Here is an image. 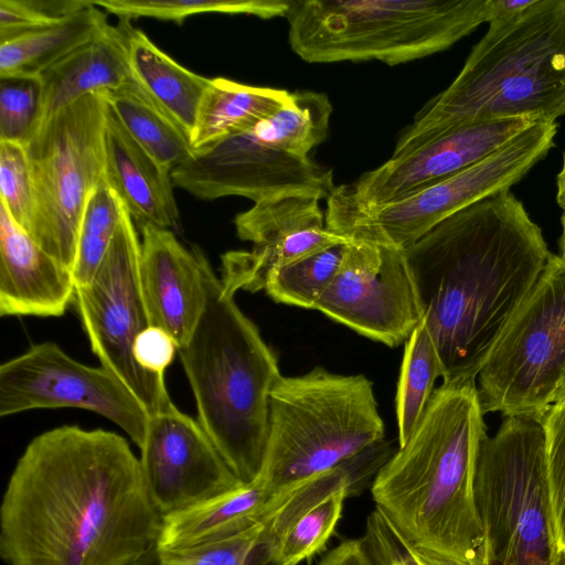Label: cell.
Listing matches in <instances>:
<instances>
[{"label": "cell", "mask_w": 565, "mask_h": 565, "mask_svg": "<svg viewBox=\"0 0 565 565\" xmlns=\"http://www.w3.org/2000/svg\"><path fill=\"white\" fill-rule=\"evenodd\" d=\"M274 502L275 497L256 481L244 483L225 494L162 518L157 547L185 551L228 540L265 523Z\"/></svg>", "instance_id": "24"}, {"label": "cell", "mask_w": 565, "mask_h": 565, "mask_svg": "<svg viewBox=\"0 0 565 565\" xmlns=\"http://www.w3.org/2000/svg\"><path fill=\"white\" fill-rule=\"evenodd\" d=\"M483 414L476 381L443 383L371 484L376 508L406 537L473 565H483L475 494Z\"/></svg>", "instance_id": "3"}, {"label": "cell", "mask_w": 565, "mask_h": 565, "mask_svg": "<svg viewBox=\"0 0 565 565\" xmlns=\"http://www.w3.org/2000/svg\"><path fill=\"white\" fill-rule=\"evenodd\" d=\"M475 494L483 565H551L554 541L540 422L507 417L479 447Z\"/></svg>", "instance_id": "8"}, {"label": "cell", "mask_w": 565, "mask_h": 565, "mask_svg": "<svg viewBox=\"0 0 565 565\" xmlns=\"http://www.w3.org/2000/svg\"><path fill=\"white\" fill-rule=\"evenodd\" d=\"M104 152L105 181L134 222L173 232L179 228L180 214L171 172L137 143L108 104Z\"/></svg>", "instance_id": "22"}, {"label": "cell", "mask_w": 565, "mask_h": 565, "mask_svg": "<svg viewBox=\"0 0 565 565\" xmlns=\"http://www.w3.org/2000/svg\"><path fill=\"white\" fill-rule=\"evenodd\" d=\"M384 438L365 375L316 366L281 376L270 393L266 450L255 481L279 499Z\"/></svg>", "instance_id": "6"}, {"label": "cell", "mask_w": 565, "mask_h": 565, "mask_svg": "<svg viewBox=\"0 0 565 565\" xmlns=\"http://www.w3.org/2000/svg\"><path fill=\"white\" fill-rule=\"evenodd\" d=\"M316 310L390 348L406 342L423 308L404 249L350 239Z\"/></svg>", "instance_id": "14"}, {"label": "cell", "mask_w": 565, "mask_h": 565, "mask_svg": "<svg viewBox=\"0 0 565 565\" xmlns=\"http://www.w3.org/2000/svg\"><path fill=\"white\" fill-rule=\"evenodd\" d=\"M128 134L170 172L194 150L190 135L134 81L102 94Z\"/></svg>", "instance_id": "28"}, {"label": "cell", "mask_w": 565, "mask_h": 565, "mask_svg": "<svg viewBox=\"0 0 565 565\" xmlns=\"http://www.w3.org/2000/svg\"><path fill=\"white\" fill-rule=\"evenodd\" d=\"M139 258L140 238L124 205L102 264L89 284L76 287L74 302L100 365L119 377L151 416L173 403L164 375L145 371L134 358L137 337L151 326L140 287Z\"/></svg>", "instance_id": "12"}, {"label": "cell", "mask_w": 565, "mask_h": 565, "mask_svg": "<svg viewBox=\"0 0 565 565\" xmlns=\"http://www.w3.org/2000/svg\"><path fill=\"white\" fill-rule=\"evenodd\" d=\"M404 252L443 383L476 381L552 254L511 190L456 212Z\"/></svg>", "instance_id": "2"}, {"label": "cell", "mask_w": 565, "mask_h": 565, "mask_svg": "<svg viewBox=\"0 0 565 565\" xmlns=\"http://www.w3.org/2000/svg\"><path fill=\"white\" fill-rule=\"evenodd\" d=\"M375 476V465L360 452L276 499L265 522L282 565H298L318 553L341 518L348 497L360 494Z\"/></svg>", "instance_id": "19"}, {"label": "cell", "mask_w": 565, "mask_h": 565, "mask_svg": "<svg viewBox=\"0 0 565 565\" xmlns=\"http://www.w3.org/2000/svg\"><path fill=\"white\" fill-rule=\"evenodd\" d=\"M108 24L105 13L88 0V6L74 14L0 42V78H39Z\"/></svg>", "instance_id": "26"}, {"label": "cell", "mask_w": 565, "mask_h": 565, "mask_svg": "<svg viewBox=\"0 0 565 565\" xmlns=\"http://www.w3.org/2000/svg\"><path fill=\"white\" fill-rule=\"evenodd\" d=\"M443 377V365L424 320L405 342L396 391L398 447L404 446L419 424L435 392V382Z\"/></svg>", "instance_id": "29"}, {"label": "cell", "mask_w": 565, "mask_h": 565, "mask_svg": "<svg viewBox=\"0 0 565 565\" xmlns=\"http://www.w3.org/2000/svg\"><path fill=\"white\" fill-rule=\"evenodd\" d=\"M75 292L72 270L47 254L0 204V315L60 317Z\"/></svg>", "instance_id": "21"}, {"label": "cell", "mask_w": 565, "mask_h": 565, "mask_svg": "<svg viewBox=\"0 0 565 565\" xmlns=\"http://www.w3.org/2000/svg\"><path fill=\"white\" fill-rule=\"evenodd\" d=\"M551 529L556 548L565 547V399L554 403L541 422Z\"/></svg>", "instance_id": "36"}, {"label": "cell", "mask_w": 565, "mask_h": 565, "mask_svg": "<svg viewBox=\"0 0 565 565\" xmlns=\"http://www.w3.org/2000/svg\"><path fill=\"white\" fill-rule=\"evenodd\" d=\"M556 121H537L461 172L396 202L326 218L329 231L406 249L456 212L509 191L555 146Z\"/></svg>", "instance_id": "11"}, {"label": "cell", "mask_w": 565, "mask_h": 565, "mask_svg": "<svg viewBox=\"0 0 565 565\" xmlns=\"http://www.w3.org/2000/svg\"><path fill=\"white\" fill-rule=\"evenodd\" d=\"M135 565H282L265 523L228 540L185 551H163L157 543Z\"/></svg>", "instance_id": "31"}, {"label": "cell", "mask_w": 565, "mask_h": 565, "mask_svg": "<svg viewBox=\"0 0 565 565\" xmlns=\"http://www.w3.org/2000/svg\"><path fill=\"white\" fill-rule=\"evenodd\" d=\"M99 9L119 19L141 17L181 24L199 13L252 14L262 19L284 17L290 0H90Z\"/></svg>", "instance_id": "32"}, {"label": "cell", "mask_w": 565, "mask_h": 565, "mask_svg": "<svg viewBox=\"0 0 565 565\" xmlns=\"http://www.w3.org/2000/svg\"><path fill=\"white\" fill-rule=\"evenodd\" d=\"M139 449L147 488L162 518L244 484L226 465L200 423L174 404L149 416Z\"/></svg>", "instance_id": "18"}, {"label": "cell", "mask_w": 565, "mask_h": 565, "mask_svg": "<svg viewBox=\"0 0 565 565\" xmlns=\"http://www.w3.org/2000/svg\"><path fill=\"white\" fill-rule=\"evenodd\" d=\"M171 178L201 200L243 196L257 203L300 192L328 200L335 189L331 169L268 145L252 128L195 150Z\"/></svg>", "instance_id": "15"}, {"label": "cell", "mask_w": 565, "mask_h": 565, "mask_svg": "<svg viewBox=\"0 0 565 565\" xmlns=\"http://www.w3.org/2000/svg\"><path fill=\"white\" fill-rule=\"evenodd\" d=\"M122 209V202L104 178L90 194L82 217L72 268L76 287L93 279L118 230Z\"/></svg>", "instance_id": "33"}, {"label": "cell", "mask_w": 565, "mask_h": 565, "mask_svg": "<svg viewBox=\"0 0 565 565\" xmlns=\"http://www.w3.org/2000/svg\"><path fill=\"white\" fill-rule=\"evenodd\" d=\"M292 99L282 88L246 85L224 77L211 79L191 132L193 150L204 149L253 127Z\"/></svg>", "instance_id": "27"}, {"label": "cell", "mask_w": 565, "mask_h": 565, "mask_svg": "<svg viewBox=\"0 0 565 565\" xmlns=\"http://www.w3.org/2000/svg\"><path fill=\"white\" fill-rule=\"evenodd\" d=\"M331 114L332 105L326 94L296 92L290 103L250 128L268 145L299 157H308L311 149L326 140Z\"/></svg>", "instance_id": "30"}, {"label": "cell", "mask_w": 565, "mask_h": 565, "mask_svg": "<svg viewBox=\"0 0 565 565\" xmlns=\"http://www.w3.org/2000/svg\"><path fill=\"white\" fill-rule=\"evenodd\" d=\"M206 301L189 341L178 349L198 409V422L243 482L262 470L270 393L282 376L257 326L225 291L201 255Z\"/></svg>", "instance_id": "5"}, {"label": "cell", "mask_w": 565, "mask_h": 565, "mask_svg": "<svg viewBox=\"0 0 565 565\" xmlns=\"http://www.w3.org/2000/svg\"><path fill=\"white\" fill-rule=\"evenodd\" d=\"M107 102L88 94L41 124L25 143L33 211L29 234L73 268L87 201L104 179Z\"/></svg>", "instance_id": "9"}, {"label": "cell", "mask_w": 565, "mask_h": 565, "mask_svg": "<svg viewBox=\"0 0 565 565\" xmlns=\"http://www.w3.org/2000/svg\"><path fill=\"white\" fill-rule=\"evenodd\" d=\"M562 233L558 239L559 256L565 258V212L561 216Z\"/></svg>", "instance_id": "44"}, {"label": "cell", "mask_w": 565, "mask_h": 565, "mask_svg": "<svg viewBox=\"0 0 565 565\" xmlns=\"http://www.w3.org/2000/svg\"><path fill=\"white\" fill-rule=\"evenodd\" d=\"M317 565H374V563L363 539H354L333 547Z\"/></svg>", "instance_id": "41"}, {"label": "cell", "mask_w": 565, "mask_h": 565, "mask_svg": "<svg viewBox=\"0 0 565 565\" xmlns=\"http://www.w3.org/2000/svg\"><path fill=\"white\" fill-rule=\"evenodd\" d=\"M565 116V0H535L489 29L451 84L430 99L401 134L403 156L462 125Z\"/></svg>", "instance_id": "4"}, {"label": "cell", "mask_w": 565, "mask_h": 565, "mask_svg": "<svg viewBox=\"0 0 565 565\" xmlns=\"http://www.w3.org/2000/svg\"><path fill=\"white\" fill-rule=\"evenodd\" d=\"M73 407L115 423L140 448L149 414L137 396L104 366L83 364L54 342L38 343L0 366V416Z\"/></svg>", "instance_id": "13"}, {"label": "cell", "mask_w": 565, "mask_h": 565, "mask_svg": "<svg viewBox=\"0 0 565 565\" xmlns=\"http://www.w3.org/2000/svg\"><path fill=\"white\" fill-rule=\"evenodd\" d=\"M534 122L504 119L450 128L335 186L327 200L326 218L376 209L431 186L479 162Z\"/></svg>", "instance_id": "16"}, {"label": "cell", "mask_w": 565, "mask_h": 565, "mask_svg": "<svg viewBox=\"0 0 565 565\" xmlns=\"http://www.w3.org/2000/svg\"><path fill=\"white\" fill-rule=\"evenodd\" d=\"M132 352L141 369L153 374L164 375L166 369L178 352V347L168 332L150 326L137 337Z\"/></svg>", "instance_id": "40"}, {"label": "cell", "mask_w": 565, "mask_h": 565, "mask_svg": "<svg viewBox=\"0 0 565 565\" xmlns=\"http://www.w3.org/2000/svg\"><path fill=\"white\" fill-rule=\"evenodd\" d=\"M140 232L139 279L150 324L168 332L179 349L205 307L203 250L186 248L171 230L145 224Z\"/></svg>", "instance_id": "20"}, {"label": "cell", "mask_w": 565, "mask_h": 565, "mask_svg": "<svg viewBox=\"0 0 565 565\" xmlns=\"http://www.w3.org/2000/svg\"><path fill=\"white\" fill-rule=\"evenodd\" d=\"M551 565H565V547L554 548Z\"/></svg>", "instance_id": "45"}, {"label": "cell", "mask_w": 565, "mask_h": 565, "mask_svg": "<svg viewBox=\"0 0 565 565\" xmlns=\"http://www.w3.org/2000/svg\"><path fill=\"white\" fill-rule=\"evenodd\" d=\"M88 6V0H0V42L38 29Z\"/></svg>", "instance_id": "39"}, {"label": "cell", "mask_w": 565, "mask_h": 565, "mask_svg": "<svg viewBox=\"0 0 565 565\" xmlns=\"http://www.w3.org/2000/svg\"><path fill=\"white\" fill-rule=\"evenodd\" d=\"M129 65L134 81L191 137L212 78L183 67L135 28L129 36Z\"/></svg>", "instance_id": "25"}, {"label": "cell", "mask_w": 565, "mask_h": 565, "mask_svg": "<svg viewBox=\"0 0 565 565\" xmlns=\"http://www.w3.org/2000/svg\"><path fill=\"white\" fill-rule=\"evenodd\" d=\"M40 78H0V140L25 145L40 117Z\"/></svg>", "instance_id": "37"}, {"label": "cell", "mask_w": 565, "mask_h": 565, "mask_svg": "<svg viewBox=\"0 0 565 565\" xmlns=\"http://www.w3.org/2000/svg\"><path fill=\"white\" fill-rule=\"evenodd\" d=\"M0 204L29 233L33 189L25 145L0 140Z\"/></svg>", "instance_id": "38"}, {"label": "cell", "mask_w": 565, "mask_h": 565, "mask_svg": "<svg viewBox=\"0 0 565 565\" xmlns=\"http://www.w3.org/2000/svg\"><path fill=\"white\" fill-rule=\"evenodd\" d=\"M556 202L565 212V152L563 153L561 170L556 175Z\"/></svg>", "instance_id": "43"}, {"label": "cell", "mask_w": 565, "mask_h": 565, "mask_svg": "<svg viewBox=\"0 0 565 565\" xmlns=\"http://www.w3.org/2000/svg\"><path fill=\"white\" fill-rule=\"evenodd\" d=\"M534 2L535 0H487L489 11L488 23L509 20L522 13Z\"/></svg>", "instance_id": "42"}, {"label": "cell", "mask_w": 565, "mask_h": 565, "mask_svg": "<svg viewBox=\"0 0 565 565\" xmlns=\"http://www.w3.org/2000/svg\"><path fill=\"white\" fill-rule=\"evenodd\" d=\"M565 399V372L562 376V380L559 382V385L557 387L554 403L561 402Z\"/></svg>", "instance_id": "46"}, {"label": "cell", "mask_w": 565, "mask_h": 565, "mask_svg": "<svg viewBox=\"0 0 565 565\" xmlns=\"http://www.w3.org/2000/svg\"><path fill=\"white\" fill-rule=\"evenodd\" d=\"M345 244L276 269L268 277L265 292L276 302L315 309L338 273Z\"/></svg>", "instance_id": "34"}, {"label": "cell", "mask_w": 565, "mask_h": 565, "mask_svg": "<svg viewBox=\"0 0 565 565\" xmlns=\"http://www.w3.org/2000/svg\"><path fill=\"white\" fill-rule=\"evenodd\" d=\"M285 18L305 62L397 65L447 50L489 11L487 0H290Z\"/></svg>", "instance_id": "7"}, {"label": "cell", "mask_w": 565, "mask_h": 565, "mask_svg": "<svg viewBox=\"0 0 565 565\" xmlns=\"http://www.w3.org/2000/svg\"><path fill=\"white\" fill-rule=\"evenodd\" d=\"M162 516L120 435L64 425L34 437L0 507L6 565H135Z\"/></svg>", "instance_id": "1"}, {"label": "cell", "mask_w": 565, "mask_h": 565, "mask_svg": "<svg viewBox=\"0 0 565 565\" xmlns=\"http://www.w3.org/2000/svg\"><path fill=\"white\" fill-rule=\"evenodd\" d=\"M321 200L310 193H288L263 200L237 214V236L254 244L250 250L222 255L221 281L226 292L265 290L273 271L350 238L326 226Z\"/></svg>", "instance_id": "17"}, {"label": "cell", "mask_w": 565, "mask_h": 565, "mask_svg": "<svg viewBox=\"0 0 565 565\" xmlns=\"http://www.w3.org/2000/svg\"><path fill=\"white\" fill-rule=\"evenodd\" d=\"M131 20L119 19L40 75L38 127L88 94L111 92L132 79L129 65ZM36 127V128H38Z\"/></svg>", "instance_id": "23"}, {"label": "cell", "mask_w": 565, "mask_h": 565, "mask_svg": "<svg viewBox=\"0 0 565 565\" xmlns=\"http://www.w3.org/2000/svg\"><path fill=\"white\" fill-rule=\"evenodd\" d=\"M362 539L374 565H473L414 543L377 508Z\"/></svg>", "instance_id": "35"}, {"label": "cell", "mask_w": 565, "mask_h": 565, "mask_svg": "<svg viewBox=\"0 0 565 565\" xmlns=\"http://www.w3.org/2000/svg\"><path fill=\"white\" fill-rule=\"evenodd\" d=\"M564 372L565 258L551 254L478 374L482 411L541 423Z\"/></svg>", "instance_id": "10"}]
</instances>
